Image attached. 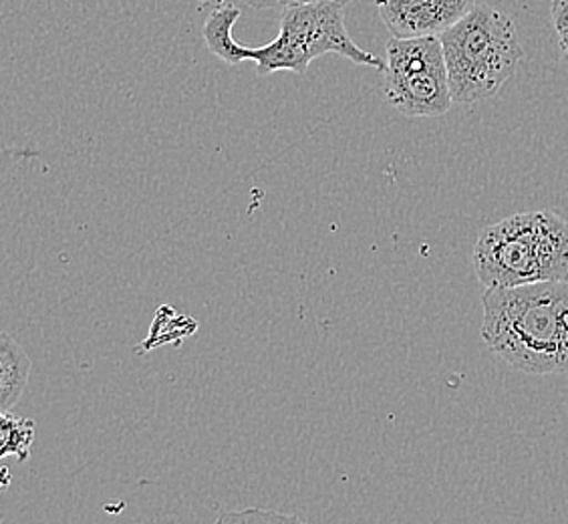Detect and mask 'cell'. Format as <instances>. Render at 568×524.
I'll list each match as a JSON object with an SVG mask.
<instances>
[{
	"label": "cell",
	"mask_w": 568,
	"mask_h": 524,
	"mask_svg": "<svg viewBox=\"0 0 568 524\" xmlns=\"http://www.w3.org/2000/svg\"><path fill=\"white\" fill-rule=\"evenodd\" d=\"M241 19V9L234 4H222L210 12L204 24V41L209 51L230 66L254 61L258 75H271L276 71L306 73L308 66L318 57L335 53L349 59L355 66L379 69L385 63L379 57L361 49L351 39L345 27V7L335 0H317L298 7L284 9L281 17V33L263 47H244L234 41L232 27Z\"/></svg>",
	"instance_id": "6da1fadb"
},
{
	"label": "cell",
	"mask_w": 568,
	"mask_h": 524,
	"mask_svg": "<svg viewBox=\"0 0 568 524\" xmlns=\"http://www.w3.org/2000/svg\"><path fill=\"white\" fill-rule=\"evenodd\" d=\"M481 339L518 372H568V279L490 286L481 296Z\"/></svg>",
	"instance_id": "7a4b0ae2"
},
{
	"label": "cell",
	"mask_w": 568,
	"mask_h": 524,
	"mask_svg": "<svg viewBox=\"0 0 568 524\" xmlns=\"http://www.w3.org/2000/svg\"><path fill=\"white\" fill-rule=\"evenodd\" d=\"M471 264L486 289L567 281L568 220L552 210L500 220L481 230Z\"/></svg>",
	"instance_id": "3957f363"
},
{
	"label": "cell",
	"mask_w": 568,
	"mask_h": 524,
	"mask_svg": "<svg viewBox=\"0 0 568 524\" xmlns=\"http://www.w3.org/2000/svg\"><path fill=\"white\" fill-rule=\"evenodd\" d=\"M454 103L490 99L516 73L525 56L516 24L506 12L476 4L462 21L439 34Z\"/></svg>",
	"instance_id": "277c9868"
},
{
	"label": "cell",
	"mask_w": 568,
	"mask_h": 524,
	"mask_svg": "<svg viewBox=\"0 0 568 524\" xmlns=\"http://www.w3.org/2000/svg\"><path fill=\"white\" fill-rule=\"evenodd\" d=\"M383 93L407 118H439L454 105L439 37H392L385 44Z\"/></svg>",
	"instance_id": "5b68a950"
},
{
	"label": "cell",
	"mask_w": 568,
	"mask_h": 524,
	"mask_svg": "<svg viewBox=\"0 0 568 524\" xmlns=\"http://www.w3.org/2000/svg\"><path fill=\"white\" fill-rule=\"evenodd\" d=\"M394 37H439L476 7V0H375Z\"/></svg>",
	"instance_id": "8992f818"
},
{
	"label": "cell",
	"mask_w": 568,
	"mask_h": 524,
	"mask_svg": "<svg viewBox=\"0 0 568 524\" xmlns=\"http://www.w3.org/2000/svg\"><path fill=\"white\" fill-rule=\"evenodd\" d=\"M33 361L21 345L9 335H0V412H11L21 402L29 383Z\"/></svg>",
	"instance_id": "52a82bcc"
},
{
	"label": "cell",
	"mask_w": 568,
	"mask_h": 524,
	"mask_svg": "<svg viewBox=\"0 0 568 524\" xmlns=\"http://www.w3.org/2000/svg\"><path fill=\"white\" fill-rule=\"evenodd\" d=\"M33 442V420L14 417L9 412H2V420H0V458L14 456L19 462H27L31 456Z\"/></svg>",
	"instance_id": "ba28073f"
},
{
	"label": "cell",
	"mask_w": 568,
	"mask_h": 524,
	"mask_svg": "<svg viewBox=\"0 0 568 524\" xmlns=\"http://www.w3.org/2000/svg\"><path fill=\"white\" fill-rule=\"evenodd\" d=\"M246 2L252 9H291V7H298V4H306V2H317V0H242ZM341 2L343 7H347L353 0H335Z\"/></svg>",
	"instance_id": "9c48e42d"
},
{
	"label": "cell",
	"mask_w": 568,
	"mask_h": 524,
	"mask_svg": "<svg viewBox=\"0 0 568 524\" xmlns=\"http://www.w3.org/2000/svg\"><path fill=\"white\" fill-rule=\"evenodd\" d=\"M550 19L558 34L568 33V0L550 2Z\"/></svg>",
	"instance_id": "30bf717a"
},
{
	"label": "cell",
	"mask_w": 568,
	"mask_h": 524,
	"mask_svg": "<svg viewBox=\"0 0 568 524\" xmlns=\"http://www.w3.org/2000/svg\"><path fill=\"white\" fill-rule=\"evenodd\" d=\"M560 49H562V57L568 61V33L560 34Z\"/></svg>",
	"instance_id": "8fae6325"
}]
</instances>
